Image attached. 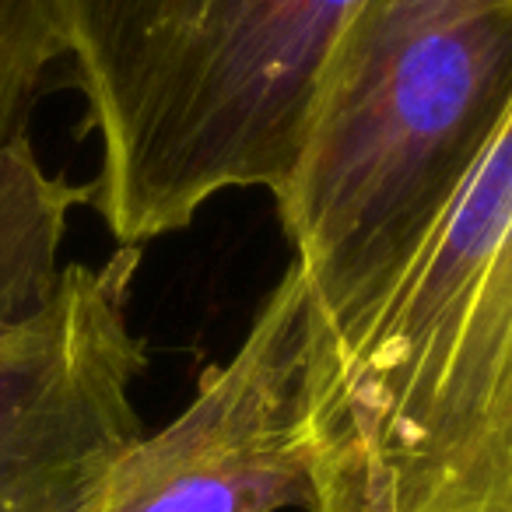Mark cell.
Wrapping results in <instances>:
<instances>
[{
    "instance_id": "3",
    "label": "cell",
    "mask_w": 512,
    "mask_h": 512,
    "mask_svg": "<svg viewBox=\"0 0 512 512\" xmlns=\"http://www.w3.org/2000/svg\"><path fill=\"white\" fill-rule=\"evenodd\" d=\"M99 141L88 204L120 246L228 190L285 186L362 0H46Z\"/></svg>"
},
{
    "instance_id": "7",
    "label": "cell",
    "mask_w": 512,
    "mask_h": 512,
    "mask_svg": "<svg viewBox=\"0 0 512 512\" xmlns=\"http://www.w3.org/2000/svg\"><path fill=\"white\" fill-rule=\"evenodd\" d=\"M64 43L46 0H0V144L25 134Z\"/></svg>"
},
{
    "instance_id": "4",
    "label": "cell",
    "mask_w": 512,
    "mask_h": 512,
    "mask_svg": "<svg viewBox=\"0 0 512 512\" xmlns=\"http://www.w3.org/2000/svg\"><path fill=\"white\" fill-rule=\"evenodd\" d=\"M309 362L313 306L292 264L235 355L169 425L123 449L88 512H309Z\"/></svg>"
},
{
    "instance_id": "1",
    "label": "cell",
    "mask_w": 512,
    "mask_h": 512,
    "mask_svg": "<svg viewBox=\"0 0 512 512\" xmlns=\"http://www.w3.org/2000/svg\"><path fill=\"white\" fill-rule=\"evenodd\" d=\"M309 512H512V109L386 295L309 362Z\"/></svg>"
},
{
    "instance_id": "5",
    "label": "cell",
    "mask_w": 512,
    "mask_h": 512,
    "mask_svg": "<svg viewBox=\"0 0 512 512\" xmlns=\"http://www.w3.org/2000/svg\"><path fill=\"white\" fill-rule=\"evenodd\" d=\"M141 253L67 264L43 313L0 334V512H88L144 435L134 383L148 344L130 327Z\"/></svg>"
},
{
    "instance_id": "6",
    "label": "cell",
    "mask_w": 512,
    "mask_h": 512,
    "mask_svg": "<svg viewBox=\"0 0 512 512\" xmlns=\"http://www.w3.org/2000/svg\"><path fill=\"white\" fill-rule=\"evenodd\" d=\"M92 186L43 169L29 134L0 144V334L22 327L60 288V249Z\"/></svg>"
},
{
    "instance_id": "2",
    "label": "cell",
    "mask_w": 512,
    "mask_h": 512,
    "mask_svg": "<svg viewBox=\"0 0 512 512\" xmlns=\"http://www.w3.org/2000/svg\"><path fill=\"white\" fill-rule=\"evenodd\" d=\"M512 109V0H362L274 193L313 348L400 278Z\"/></svg>"
}]
</instances>
